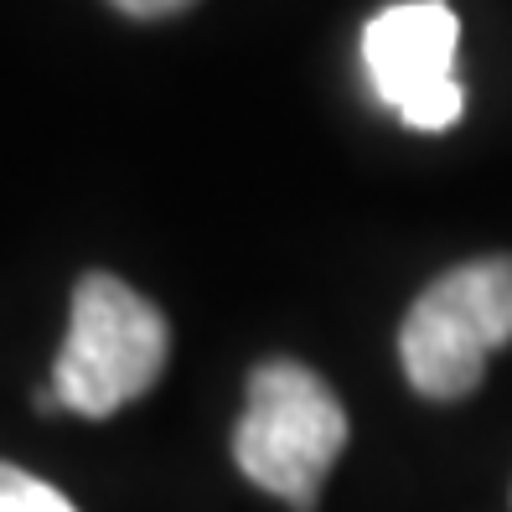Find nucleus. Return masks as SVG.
Segmentation results:
<instances>
[{
    "instance_id": "nucleus-1",
    "label": "nucleus",
    "mask_w": 512,
    "mask_h": 512,
    "mask_svg": "<svg viewBox=\"0 0 512 512\" xmlns=\"http://www.w3.org/2000/svg\"><path fill=\"white\" fill-rule=\"evenodd\" d=\"M171 357V326L140 290L114 275H83L73 290V316L63 352L52 363L57 409L83 419H109L156 388Z\"/></svg>"
},
{
    "instance_id": "nucleus-2",
    "label": "nucleus",
    "mask_w": 512,
    "mask_h": 512,
    "mask_svg": "<svg viewBox=\"0 0 512 512\" xmlns=\"http://www.w3.org/2000/svg\"><path fill=\"white\" fill-rule=\"evenodd\" d=\"M347 450V409L326 378L295 357H269L249 373V409L233 425V461L254 487L311 512L326 471Z\"/></svg>"
},
{
    "instance_id": "nucleus-3",
    "label": "nucleus",
    "mask_w": 512,
    "mask_h": 512,
    "mask_svg": "<svg viewBox=\"0 0 512 512\" xmlns=\"http://www.w3.org/2000/svg\"><path fill=\"white\" fill-rule=\"evenodd\" d=\"M512 342V254H487L419 290L399 326L404 378L425 399L476 394L487 357Z\"/></svg>"
},
{
    "instance_id": "nucleus-4",
    "label": "nucleus",
    "mask_w": 512,
    "mask_h": 512,
    "mask_svg": "<svg viewBox=\"0 0 512 512\" xmlns=\"http://www.w3.org/2000/svg\"><path fill=\"white\" fill-rule=\"evenodd\" d=\"M461 16L445 0H394L363 32V63L373 94L409 130L440 135L466 114V88L456 78Z\"/></svg>"
},
{
    "instance_id": "nucleus-5",
    "label": "nucleus",
    "mask_w": 512,
    "mask_h": 512,
    "mask_svg": "<svg viewBox=\"0 0 512 512\" xmlns=\"http://www.w3.org/2000/svg\"><path fill=\"white\" fill-rule=\"evenodd\" d=\"M0 512H78L52 481L0 461Z\"/></svg>"
},
{
    "instance_id": "nucleus-6",
    "label": "nucleus",
    "mask_w": 512,
    "mask_h": 512,
    "mask_svg": "<svg viewBox=\"0 0 512 512\" xmlns=\"http://www.w3.org/2000/svg\"><path fill=\"white\" fill-rule=\"evenodd\" d=\"M114 11H125L135 21H161V16H176V11H187L192 0H109Z\"/></svg>"
}]
</instances>
